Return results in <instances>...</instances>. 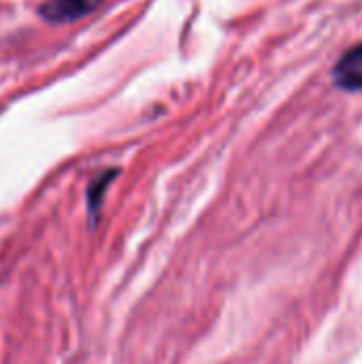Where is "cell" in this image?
I'll use <instances>...</instances> for the list:
<instances>
[{"mask_svg":"<svg viewBox=\"0 0 362 364\" xmlns=\"http://www.w3.org/2000/svg\"><path fill=\"white\" fill-rule=\"evenodd\" d=\"M105 0H45L38 4V15L47 23H70L94 13Z\"/></svg>","mask_w":362,"mask_h":364,"instance_id":"cell-1","label":"cell"},{"mask_svg":"<svg viewBox=\"0 0 362 364\" xmlns=\"http://www.w3.org/2000/svg\"><path fill=\"white\" fill-rule=\"evenodd\" d=\"M333 79L344 90H362V43L352 47L346 55H341L333 70Z\"/></svg>","mask_w":362,"mask_h":364,"instance_id":"cell-2","label":"cell"},{"mask_svg":"<svg viewBox=\"0 0 362 364\" xmlns=\"http://www.w3.org/2000/svg\"><path fill=\"white\" fill-rule=\"evenodd\" d=\"M115 175H117V171H107V173H102L100 177H96V179L92 181V186L87 188V205H90V213H92V215L98 213L102 194H105L107 186L115 179Z\"/></svg>","mask_w":362,"mask_h":364,"instance_id":"cell-3","label":"cell"}]
</instances>
